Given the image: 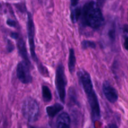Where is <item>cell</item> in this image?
<instances>
[{
    "label": "cell",
    "instance_id": "6da1fadb",
    "mask_svg": "<svg viewBox=\"0 0 128 128\" xmlns=\"http://www.w3.org/2000/svg\"><path fill=\"white\" fill-rule=\"evenodd\" d=\"M78 77L80 84L84 91L91 110V120L93 122L101 119V110L100 102L96 91L94 90L91 76L87 71L82 70L78 72Z\"/></svg>",
    "mask_w": 128,
    "mask_h": 128
},
{
    "label": "cell",
    "instance_id": "7a4b0ae2",
    "mask_svg": "<svg viewBox=\"0 0 128 128\" xmlns=\"http://www.w3.org/2000/svg\"><path fill=\"white\" fill-rule=\"evenodd\" d=\"M80 19L84 27H89L94 30H98L104 22L100 5L93 1H88L84 5Z\"/></svg>",
    "mask_w": 128,
    "mask_h": 128
},
{
    "label": "cell",
    "instance_id": "3957f363",
    "mask_svg": "<svg viewBox=\"0 0 128 128\" xmlns=\"http://www.w3.org/2000/svg\"><path fill=\"white\" fill-rule=\"evenodd\" d=\"M22 116L29 122H34L40 116V106L34 99L31 97L24 100L21 108Z\"/></svg>",
    "mask_w": 128,
    "mask_h": 128
},
{
    "label": "cell",
    "instance_id": "277c9868",
    "mask_svg": "<svg viewBox=\"0 0 128 128\" xmlns=\"http://www.w3.org/2000/svg\"><path fill=\"white\" fill-rule=\"evenodd\" d=\"M67 84L64 68L63 65L60 63L56 70L55 74V86L60 101L64 103L66 100V87Z\"/></svg>",
    "mask_w": 128,
    "mask_h": 128
},
{
    "label": "cell",
    "instance_id": "5b68a950",
    "mask_svg": "<svg viewBox=\"0 0 128 128\" xmlns=\"http://www.w3.org/2000/svg\"><path fill=\"white\" fill-rule=\"evenodd\" d=\"M27 32L28 38L29 45L30 48V53L32 59L34 61L38 64L39 61L37 56H36V51H35V44H34V34L35 28L33 20L31 13L28 12L27 16Z\"/></svg>",
    "mask_w": 128,
    "mask_h": 128
},
{
    "label": "cell",
    "instance_id": "8992f818",
    "mask_svg": "<svg viewBox=\"0 0 128 128\" xmlns=\"http://www.w3.org/2000/svg\"><path fill=\"white\" fill-rule=\"evenodd\" d=\"M30 65L27 61H20L16 68V76L18 79L23 84H30L32 82V76L30 70Z\"/></svg>",
    "mask_w": 128,
    "mask_h": 128
},
{
    "label": "cell",
    "instance_id": "52a82bcc",
    "mask_svg": "<svg viewBox=\"0 0 128 128\" xmlns=\"http://www.w3.org/2000/svg\"><path fill=\"white\" fill-rule=\"evenodd\" d=\"M102 92L109 102L115 103L118 99V94L116 89L108 81H105L102 84Z\"/></svg>",
    "mask_w": 128,
    "mask_h": 128
},
{
    "label": "cell",
    "instance_id": "ba28073f",
    "mask_svg": "<svg viewBox=\"0 0 128 128\" xmlns=\"http://www.w3.org/2000/svg\"><path fill=\"white\" fill-rule=\"evenodd\" d=\"M71 125V118L67 112H62L58 117L56 126L59 128H70Z\"/></svg>",
    "mask_w": 128,
    "mask_h": 128
},
{
    "label": "cell",
    "instance_id": "9c48e42d",
    "mask_svg": "<svg viewBox=\"0 0 128 128\" xmlns=\"http://www.w3.org/2000/svg\"><path fill=\"white\" fill-rule=\"evenodd\" d=\"M17 41V48L18 50L20 55L21 57L23 59V60L27 61L29 63H30V61L28 58V55L27 50L26 48V44H25V42L23 40L22 38L20 37L16 40Z\"/></svg>",
    "mask_w": 128,
    "mask_h": 128
},
{
    "label": "cell",
    "instance_id": "30bf717a",
    "mask_svg": "<svg viewBox=\"0 0 128 128\" xmlns=\"http://www.w3.org/2000/svg\"><path fill=\"white\" fill-rule=\"evenodd\" d=\"M106 39L110 43L115 42L116 39V27L114 22L109 24L108 28L106 31Z\"/></svg>",
    "mask_w": 128,
    "mask_h": 128
},
{
    "label": "cell",
    "instance_id": "8fae6325",
    "mask_svg": "<svg viewBox=\"0 0 128 128\" xmlns=\"http://www.w3.org/2000/svg\"><path fill=\"white\" fill-rule=\"evenodd\" d=\"M64 107L61 104L56 103L51 106H47L46 108V113L50 118H54L57 115L60 111L63 110Z\"/></svg>",
    "mask_w": 128,
    "mask_h": 128
},
{
    "label": "cell",
    "instance_id": "7c38bea8",
    "mask_svg": "<svg viewBox=\"0 0 128 128\" xmlns=\"http://www.w3.org/2000/svg\"><path fill=\"white\" fill-rule=\"evenodd\" d=\"M76 58L75 56L74 50L72 48L70 49V53H69L68 59V68L70 73L73 74L76 67Z\"/></svg>",
    "mask_w": 128,
    "mask_h": 128
},
{
    "label": "cell",
    "instance_id": "4fadbf2b",
    "mask_svg": "<svg viewBox=\"0 0 128 128\" xmlns=\"http://www.w3.org/2000/svg\"><path fill=\"white\" fill-rule=\"evenodd\" d=\"M82 13V8L80 7H76L71 11V20L73 23L77 22L81 18Z\"/></svg>",
    "mask_w": 128,
    "mask_h": 128
},
{
    "label": "cell",
    "instance_id": "5bb4252c",
    "mask_svg": "<svg viewBox=\"0 0 128 128\" xmlns=\"http://www.w3.org/2000/svg\"><path fill=\"white\" fill-rule=\"evenodd\" d=\"M42 96L44 102H49L52 100V93L47 86H42Z\"/></svg>",
    "mask_w": 128,
    "mask_h": 128
},
{
    "label": "cell",
    "instance_id": "9a60e30c",
    "mask_svg": "<svg viewBox=\"0 0 128 128\" xmlns=\"http://www.w3.org/2000/svg\"><path fill=\"white\" fill-rule=\"evenodd\" d=\"M81 47L84 50H86L88 48L95 49L96 47V43L93 41H90V40H84L81 42Z\"/></svg>",
    "mask_w": 128,
    "mask_h": 128
},
{
    "label": "cell",
    "instance_id": "2e32d148",
    "mask_svg": "<svg viewBox=\"0 0 128 128\" xmlns=\"http://www.w3.org/2000/svg\"><path fill=\"white\" fill-rule=\"evenodd\" d=\"M14 50V46L12 44V41L10 40H7V44H6V50L8 52H12Z\"/></svg>",
    "mask_w": 128,
    "mask_h": 128
},
{
    "label": "cell",
    "instance_id": "e0dca14e",
    "mask_svg": "<svg viewBox=\"0 0 128 128\" xmlns=\"http://www.w3.org/2000/svg\"><path fill=\"white\" fill-rule=\"evenodd\" d=\"M6 24H7L9 26H10V27L15 28L16 26V22H15V21L14 20H11V19H8V20H7V21H6Z\"/></svg>",
    "mask_w": 128,
    "mask_h": 128
},
{
    "label": "cell",
    "instance_id": "ac0fdd59",
    "mask_svg": "<svg viewBox=\"0 0 128 128\" xmlns=\"http://www.w3.org/2000/svg\"><path fill=\"white\" fill-rule=\"evenodd\" d=\"M11 37L16 40L19 37H20V35H19V34L17 33V32H12V33L11 34Z\"/></svg>",
    "mask_w": 128,
    "mask_h": 128
},
{
    "label": "cell",
    "instance_id": "d6986e66",
    "mask_svg": "<svg viewBox=\"0 0 128 128\" xmlns=\"http://www.w3.org/2000/svg\"><path fill=\"white\" fill-rule=\"evenodd\" d=\"M124 48L128 51V36L125 38L124 42Z\"/></svg>",
    "mask_w": 128,
    "mask_h": 128
},
{
    "label": "cell",
    "instance_id": "ffe728a7",
    "mask_svg": "<svg viewBox=\"0 0 128 128\" xmlns=\"http://www.w3.org/2000/svg\"><path fill=\"white\" fill-rule=\"evenodd\" d=\"M80 0H71V4L72 6H76Z\"/></svg>",
    "mask_w": 128,
    "mask_h": 128
},
{
    "label": "cell",
    "instance_id": "44dd1931",
    "mask_svg": "<svg viewBox=\"0 0 128 128\" xmlns=\"http://www.w3.org/2000/svg\"><path fill=\"white\" fill-rule=\"evenodd\" d=\"M106 0H97L98 4L100 6H103V4H104V2H106Z\"/></svg>",
    "mask_w": 128,
    "mask_h": 128
},
{
    "label": "cell",
    "instance_id": "7402d4cb",
    "mask_svg": "<svg viewBox=\"0 0 128 128\" xmlns=\"http://www.w3.org/2000/svg\"><path fill=\"white\" fill-rule=\"evenodd\" d=\"M108 127H110V128H117L118 126H116V125H115V124H110V125H109Z\"/></svg>",
    "mask_w": 128,
    "mask_h": 128
},
{
    "label": "cell",
    "instance_id": "603a6c76",
    "mask_svg": "<svg viewBox=\"0 0 128 128\" xmlns=\"http://www.w3.org/2000/svg\"><path fill=\"white\" fill-rule=\"evenodd\" d=\"M124 30L125 31H128V26H125Z\"/></svg>",
    "mask_w": 128,
    "mask_h": 128
}]
</instances>
